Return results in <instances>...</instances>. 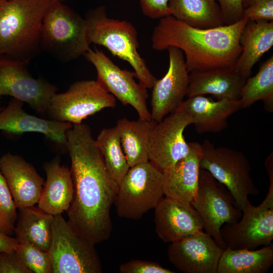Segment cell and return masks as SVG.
Wrapping results in <instances>:
<instances>
[{
  "instance_id": "2",
  "label": "cell",
  "mask_w": 273,
  "mask_h": 273,
  "mask_svg": "<svg viewBox=\"0 0 273 273\" xmlns=\"http://www.w3.org/2000/svg\"><path fill=\"white\" fill-rule=\"evenodd\" d=\"M248 20L210 28H198L172 15L160 19L152 36V47L162 51L171 47L185 54L189 72L234 67L242 52L241 34Z\"/></svg>"
},
{
  "instance_id": "8",
  "label": "cell",
  "mask_w": 273,
  "mask_h": 273,
  "mask_svg": "<svg viewBox=\"0 0 273 273\" xmlns=\"http://www.w3.org/2000/svg\"><path fill=\"white\" fill-rule=\"evenodd\" d=\"M52 273H101L102 265L95 245L78 235L62 214L54 216L49 250Z\"/></svg>"
},
{
  "instance_id": "19",
  "label": "cell",
  "mask_w": 273,
  "mask_h": 273,
  "mask_svg": "<svg viewBox=\"0 0 273 273\" xmlns=\"http://www.w3.org/2000/svg\"><path fill=\"white\" fill-rule=\"evenodd\" d=\"M24 102L12 98L0 111V130L13 134L37 132L66 148L67 131L73 124L44 119L29 114L23 108Z\"/></svg>"
},
{
  "instance_id": "24",
  "label": "cell",
  "mask_w": 273,
  "mask_h": 273,
  "mask_svg": "<svg viewBox=\"0 0 273 273\" xmlns=\"http://www.w3.org/2000/svg\"><path fill=\"white\" fill-rule=\"evenodd\" d=\"M242 52L235 68L242 76H250L253 66L273 46V21H248L240 37Z\"/></svg>"
},
{
  "instance_id": "10",
  "label": "cell",
  "mask_w": 273,
  "mask_h": 273,
  "mask_svg": "<svg viewBox=\"0 0 273 273\" xmlns=\"http://www.w3.org/2000/svg\"><path fill=\"white\" fill-rule=\"evenodd\" d=\"M191 204L201 217L205 233L225 249L220 229L225 223L237 222L242 215L229 190L209 172L201 168L198 188Z\"/></svg>"
},
{
  "instance_id": "21",
  "label": "cell",
  "mask_w": 273,
  "mask_h": 273,
  "mask_svg": "<svg viewBox=\"0 0 273 273\" xmlns=\"http://www.w3.org/2000/svg\"><path fill=\"white\" fill-rule=\"evenodd\" d=\"M241 109L240 99L214 101L204 95H198L188 97L177 109L188 113L194 119L197 132L204 133L219 132L226 128L229 117Z\"/></svg>"
},
{
  "instance_id": "30",
  "label": "cell",
  "mask_w": 273,
  "mask_h": 273,
  "mask_svg": "<svg viewBox=\"0 0 273 273\" xmlns=\"http://www.w3.org/2000/svg\"><path fill=\"white\" fill-rule=\"evenodd\" d=\"M96 142L107 170L118 185L130 167L116 127L103 128L100 132Z\"/></svg>"
},
{
  "instance_id": "20",
  "label": "cell",
  "mask_w": 273,
  "mask_h": 273,
  "mask_svg": "<svg viewBox=\"0 0 273 273\" xmlns=\"http://www.w3.org/2000/svg\"><path fill=\"white\" fill-rule=\"evenodd\" d=\"M190 145L189 154L163 171L165 197L183 204H190L197 192L203 153L201 144Z\"/></svg>"
},
{
  "instance_id": "36",
  "label": "cell",
  "mask_w": 273,
  "mask_h": 273,
  "mask_svg": "<svg viewBox=\"0 0 273 273\" xmlns=\"http://www.w3.org/2000/svg\"><path fill=\"white\" fill-rule=\"evenodd\" d=\"M216 1L219 3L224 25L234 24L242 18V0Z\"/></svg>"
},
{
  "instance_id": "35",
  "label": "cell",
  "mask_w": 273,
  "mask_h": 273,
  "mask_svg": "<svg viewBox=\"0 0 273 273\" xmlns=\"http://www.w3.org/2000/svg\"><path fill=\"white\" fill-rule=\"evenodd\" d=\"M0 273H33L22 261L16 250L0 252Z\"/></svg>"
},
{
  "instance_id": "18",
  "label": "cell",
  "mask_w": 273,
  "mask_h": 273,
  "mask_svg": "<svg viewBox=\"0 0 273 273\" xmlns=\"http://www.w3.org/2000/svg\"><path fill=\"white\" fill-rule=\"evenodd\" d=\"M0 171L17 209L38 203L45 181L30 163L19 155L7 153L0 157Z\"/></svg>"
},
{
  "instance_id": "7",
  "label": "cell",
  "mask_w": 273,
  "mask_h": 273,
  "mask_svg": "<svg viewBox=\"0 0 273 273\" xmlns=\"http://www.w3.org/2000/svg\"><path fill=\"white\" fill-rule=\"evenodd\" d=\"M164 195L163 172L149 161L129 168L118 184L114 204L119 217L138 220Z\"/></svg>"
},
{
  "instance_id": "39",
  "label": "cell",
  "mask_w": 273,
  "mask_h": 273,
  "mask_svg": "<svg viewBox=\"0 0 273 273\" xmlns=\"http://www.w3.org/2000/svg\"><path fill=\"white\" fill-rule=\"evenodd\" d=\"M259 0H242V6L243 9H245L251 4L258 1Z\"/></svg>"
},
{
  "instance_id": "27",
  "label": "cell",
  "mask_w": 273,
  "mask_h": 273,
  "mask_svg": "<svg viewBox=\"0 0 273 273\" xmlns=\"http://www.w3.org/2000/svg\"><path fill=\"white\" fill-rule=\"evenodd\" d=\"M155 121L151 120L119 119L115 126L129 167L149 161L148 143Z\"/></svg>"
},
{
  "instance_id": "4",
  "label": "cell",
  "mask_w": 273,
  "mask_h": 273,
  "mask_svg": "<svg viewBox=\"0 0 273 273\" xmlns=\"http://www.w3.org/2000/svg\"><path fill=\"white\" fill-rule=\"evenodd\" d=\"M84 19L90 44L102 46L113 56L128 62L139 82L147 89H152L157 79L138 53V33L133 25L126 20L108 17L103 6L89 10Z\"/></svg>"
},
{
  "instance_id": "22",
  "label": "cell",
  "mask_w": 273,
  "mask_h": 273,
  "mask_svg": "<svg viewBox=\"0 0 273 273\" xmlns=\"http://www.w3.org/2000/svg\"><path fill=\"white\" fill-rule=\"evenodd\" d=\"M47 179L37 203L38 207L54 216L67 211L74 195V185L70 169L61 164L56 157L44 163Z\"/></svg>"
},
{
  "instance_id": "15",
  "label": "cell",
  "mask_w": 273,
  "mask_h": 273,
  "mask_svg": "<svg viewBox=\"0 0 273 273\" xmlns=\"http://www.w3.org/2000/svg\"><path fill=\"white\" fill-rule=\"evenodd\" d=\"M167 50L169 61L167 71L152 88L150 113L151 119L156 122L176 110L187 96L189 83L183 52L173 47Z\"/></svg>"
},
{
  "instance_id": "3",
  "label": "cell",
  "mask_w": 273,
  "mask_h": 273,
  "mask_svg": "<svg viewBox=\"0 0 273 273\" xmlns=\"http://www.w3.org/2000/svg\"><path fill=\"white\" fill-rule=\"evenodd\" d=\"M65 0H0V55L29 62L40 51L44 16L49 8Z\"/></svg>"
},
{
  "instance_id": "12",
  "label": "cell",
  "mask_w": 273,
  "mask_h": 273,
  "mask_svg": "<svg viewBox=\"0 0 273 273\" xmlns=\"http://www.w3.org/2000/svg\"><path fill=\"white\" fill-rule=\"evenodd\" d=\"M242 211V216L237 222L225 223L220 229L226 248L254 250L271 244L273 240V190H268L259 206H254L249 201Z\"/></svg>"
},
{
  "instance_id": "16",
  "label": "cell",
  "mask_w": 273,
  "mask_h": 273,
  "mask_svg": "<svg viewBox=\"0 0 273 273\" xmlns=\"http://www.w3.org/2000/svg\"><path fill=\"white\" fill-rule=\"evenodd\" d=\"M223 250L210 236L202 232L170 243L167 256L180 272L217 273Z\"/></svg>"
},
{
  "instance_id": "40",
  "label": "cell",
  "mask_w": 273,
  "mask_h": 273,
  "mask_svg": "<svg viewBox=\"0 0 273 273\" xmlns=\"http://www.w3.org/2000/svg\"><path fill=\"white\" fill-rule=\"evenodd\" d=\"M3 108H2L1 107H0V111H1L2 110Z\"/></svg>"
},
{
  "instance_id": "41",
  "label": "cell",
  "mask_w": 273,
  "mask_h": 273,
  "mask_svg": "<svg viewBox=\"0 0 273 273\" xmlns=\"http://www.w3.org/2000/svg\"><path fill=\"white\" fill-rule=\"evenodd\" d=\"M7 1H9V0H7Z\"/></svg>"
},
{
  "instance_id": "25",
  "label": "cell",
  "mask_w": 273,
  "mask_h": 273,
  "mask_svg": "<svg viewBox=\"0 0 273 273\" xmlns=\"http://www.w3.org/2000/svg\"><path fill=\"white\" fill-rule=\"evenodd\" d=\"M54 215L34 205L19 210L14 234L18 242L27 241L48 252L52 239Z\"/></svg>"
},
{
  "instance_id": "33",
  "label": "cell",
  "mask_w": 273,
  "mask_h": 273,
  "mask_svg": "<svg viewBox=\"0 0 273 273\" xmlns=\"http://www.w3.org/2000/svg\"><path fill=\"white\" fill-rule=\"evenodd\" d=\"M243 17L248 21H273V0H259L244 9Z\"/></svg>"
},
{
  "instance_id": "14",
  "label": "cell",
  "mask_w": 273,
  "mask_h": 273,
  "mask_svg": "<svg viewBox=\"0 0 273 273\" xmlns=\"http://www.w3.org/2000/svg\"><path fill=\"white\" fill-rule=\"evenodd\" d=\"M194 123L188 113L179 109L155 122L149 139V161L163 172L186 156L190 145L186 142L184 132Z\"/></svg>"
},
{
  "instance_id": "9",
  "label": "cell",
  "mask_w": 273,
  "mask_h": 273,
  "mask_svg": "<svg viewBox=\"0 0 273 273\" xmlns=\"http://www.w3.org/2000/svg\"><path fill=\"white\" fill-rule=\"evenodd\" d=\"M116 105V98L97 80H83L71 84L64 93L55 94L44 116L50 120L77 124Z\"/></svg>"
},
{
  "instance_id": "5",
  "label": "cell",
  "mask_w": 273,
  "mask_h": 273,
  "mask_svg": "<svg viewBox=\"0 0 273 273\" xmlns=\"http://www.w3.org/2000/svg\"><path fill=\"white\" fill-rule=\"evenodd\" d=\"M90 44L84 18L63 2L49 8L41 26L40 51L67 63L83 56L90 49Z\"/></svg>"
},
{
  "instance_id": "1",
  "label": "cell",
  "mask_w": 273,
  "mask_h": 273,
  "mask_svg": "<svg viewBox=\"0 0 273 273\" xmlns=\"http://www.w3.org/2000/svg\"><path fill=\"white\" fill-rule=\"evenodd\" d=\"M66 136L74 185L67 222L78 235L95 245L111 236L110 210L118 185L107 170L88 125L73 124Z\"/></svg>"
},
{
  "instance_id": "13",
  "label": "cell",
  "mask_w": 273,
  "mask_h": 273,
  "mask_svg": "<svg viewBox=\"0 0 273 273\" xmlns=\"http://www.w3.org/2000/svg\"><path fill=\"white\" fill-rule=\"evenodd\" d=\"M97 70V81L123 105H129L138 113L139 119L151 120L147 100V88L135 81L134 71L121 69L103 51L90 49L83 55Z\"/></svg>"
},
{
  "instance_id": "23",
  "label": "cell",
  "mask_w": 273,
  "mask_h": 273,
  "mask_svg": "<svg viewBox=\"0 0 273 273\" xmlns=\"http://www.w3.org/2000/svg\"><path fill=\"white\" fill-rule=\"evenodd\" d=\"M246 79L234 67L191 72L187 96L210 94L217 100H239Z\"/></svg>"
},
{
  "instance_id": "11",
  "label": "cell",
  "mask_w": 273,
  "mask_h": 273,
  "mask_svg": "<svg viewBox=\"0 0 273 273\" xmlns=\"http://www.w3.org/2000/svg\"><path fill=\"white\" fill-rule=\"evenodd\" d=\"M28 63L11 56L0 55V99L3 96H10L44 115L58 88L42 77H33L28 70Z\"/></svg>"
},
{
  "instance_id": "17",
  "label": "cell",
  "mask_w": 273,
  "mask_h": 273,
  "mask_svg": "<svg viewBox=\"0 0 273 273\" xmlns=\"http://www.w3.org/2000/svg\"><path fill=\"white\" fill-rule=\"evenodd\" d=\"M155 231L164 243H172L203 232V222L191 204H183L166 197L155 208Z\"/></svg>"
},
{
  "instance_id": "34",
  "label": "cell",
  "mask_w": 273,
  "mask_h": 273,
  "mask_svg": "<svg viewBox=\"0 0 273 273\" xmlns=\"http://www.w3.org/2000/svg\"><path fill=\"white\" fill-rule=\"evenodd\" d=\"M120 273H174V271L163 267L157 262L131 260L121 264L119 267Z\"/></svg>"
},
{
  "instance_id": "32",
  "label": "cell",
  "mask_w": 273,
  "mask_h": 273,
  "mask_svg": "<svg viewBox=\"0 0 273 273\" xmlns=\"http://www.w3.org/2000/svg\"><path fill=\"white\" fill-rule=\"evenodd\" d=\"M17 207L4 176L0 171V232L11 236L17 218Z\"/></svg>"
},
{
  "instance_id": "29",
  "label": "cell",
  "mask_w": 273,
  "mask_h": 273,
  "mask_svg": "<svg viewBox=\"0 0 273 273\" xmlns=\"http://www.w3.org/2000/svg\"><path fill=\"white\" fill-rule=\"evenodd\" d=\"M240 100L242 108L262 101L265 110L273 112V56L262 63L256 74L249 77L242 87Z\"/></svg>"
},
{
  "instance_id": "28",
  "label": "cell",
  "mask_w": 273,
  "mask_h": 273,
  "mask_svg": "<svg viewBox=\"0 0 273 273\" xmlns=\"http://www.w3.org/2000/svg\"><path fill=\"white\" fill-rule=\"evenodd\" d=\"M171 15L190 26L210 28L224 25L215 0H169Z\"/></svg>"
},
{
  "instance_id": "38",
  "label": "cell",
  "mask_w": 273,
  "mask_h": 273,
  "mask_svg": "<svg viewBox=\"0 0 273 273\" xmlns=\"http://www.w3.org/2000/svg\"><path fill=\"white\" fill-rule=\"evenodd\" d=\"M18 244L16 238H12L0 232V252L16 250Z\"/></svg>"
},
{
  "instance_id": "37",
  "label": "cell",
  "mask_w": 273,
  "mask_h": 273,
  "mask_svg": "<svg viewBox=\"0 0 273 273\" xmlns=\"http://www.w3.org/2000/svg\"><path fill=\"white\" fill-rule=\"evenodd\" d=\"M144 15L151 19H161L171 15L169 0H139Z\"/></svg>"
},
{
  "instance_id": "6",
  "label": "cell",
  "mask_w": 273,
  "mask_h": 273,
  "mask_svg": "<svg viewBox=\"0 0 273 273\" xmlns=\"http://www.w3.org/2000/svg\"><path fill=\"white\" fill-rule=\"evenodd\" d=\"M200 167L207 170L224 186L241 210L249 202L248 196H257L259 190L251 176V167L241 151L225 147H216L208 140L201 145Z\"/></svg>"
},
{
  "instance_id": "26",
  "label": "cell",
  "mask_w": 273,
  "mask_h": 273,
  "mask_svg": "<svg viewBox=\"0 0 273 273\" xmlns=\"http://www.w3.org/2000/svg\"><path fill=\"white\" fill-rule=\"evenodd\" d=\"M273 264V245L258 250H223L217 273H265Z\"/></svg>"
},
{
  "instance_id": "31",
  "label": "cell",
  "mask_w": 273,
  "mask_h": 273,
  "mask_svg": "<svg viewBox=\"0 0 273 273\" xmlns=\"http://www.w3.org/2000/svg\"><path fill=\"white\" fill-rule=\"evenodd\" d=\"M16 251L22 261L33 273H52L49 252L40 250L27 241L19 242Z\"/></svg>"
}]
</instances>
